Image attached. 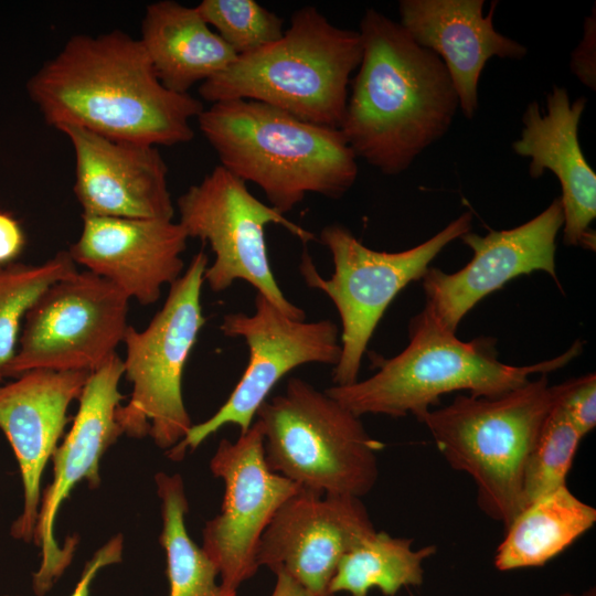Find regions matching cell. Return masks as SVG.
<instances>
[{"mask_svg":"<svg viewBox=\"0 0 596 596\" xmlns=\"http://www.w3.org/2000/svg\"><path fill=\"white\" fill-rule=\"evenodd\" d=\"M44 120L149 146L194 137L190 125L204 110L190 94L166 88L139 39L115 30L74 35L28 82Z\"/></svg>","mask_w":596,"mask_h":596,"instance_id":"1","label":"cell"},{"mask_svg":"<svg viewBox=\"0 0 596 596\" xmlns=\"http://www.w3.org/2000/svg\"><path fill=\"white\" fill-rule=\"evenodd\" d=\"M374 531L361 498L299 489L264 531L257 563L287 574L315 596H331L342 556Z\"/></svg>","mask_w":596,"mask_h":596,"instance_id":"15","label":"cell"},{"mask_svg":"<svg viewBox=\"0 0 596 596\" xmlns=\"http://www.w3.org/2000/svg\"><path fill=\"white\" fill-rule=\"evenodd\" d=\"M467 211L424 243L402 252H379L364 246L345 226L322 227L320 242L332 256L333 273L324 279L305 252L299 265L306 285L324 292L341 320V355L332 371L334 385L358 381L363 354L385 310L411 281L421 279L429 263L450 242L470 232Z\"/></svg>","mask_w":596,"mask_h":596,"instance_id":"9","label":"cell"},{"mask_svg":"<svg viewBox=\"0 0 596 596\" xmlns=\"http://www.w3.org/2000/svg\"><path fill=\"white\" fill-rule=\"evenodd\" d=\"M585 106V97L572 102L565 87L554 85L546 94L544 113L536 102L526 106L521 136L512 149L530 159L532 178L538 179L547 170L560 181L564 244L595 251L596 236L590 224L596 217V173L578 140Z\"/></svg>","mask_w":596,"mask_h":596,"instance_id":"20","label":"cell"},{"mask_svg":"<svg viewBox=\"0 0 596 596\" xmlns=\"http://www.w3.org/2000/svg\"><path fill=\"white\" fill-rule=\"evenodd\" d=\"M553 596H596L595 587H589L588 589L581 593L563 592Z\"/></svg>","mask_w":596,"mask_h":596,"instance_id":"34","label":"cell"},{"mask_svg":"<svg viewBox=\"0 0 596 596\" xmlns=\"http://www.w3.org/2000/svg\"><path fill=\"white\" fill-rule=\"evenodd\" d=\"M196 10L237 56L278 41L284 21L255 0H203Z\"/></svg>","mask_w":596,"mask_h":596,"instance_id":"28","label":"cell"},{"mask_svg":"<svg viewBox=\"0 0 596 596\" xmlns=\"http://www.w3.org/2000/svg\"><path fill=\"white\" fill-rule=\"evenodd\" d=\"M269 468L300 489L362 498L379 478L376 454L360 417L307 381L290 377L257 413Z\"/></svg>","mask_w":596,"mask_h":596,"instance_id":"7","label":"cell"},{"mask_svg":"<svg viewBox=\"0 0 596 596\" xmlns=\"http://www.w3.org/2000/svg\"><path fill=\"white\" fill-rule=\"evenodd\" d=\"M196 119L220 166L257 184L283 215L308 193L340 199L358 178L356 157L338 128L253 99L211 104Z\"/></svg>","mask_w":596,"mask_h":596,"instance_id":"3","label":"cell"},{"mask_svg":"<svg viewBox=\"0 0 596 596\" xmlns=\"http://www.w3.org/2000/svg\"><path fill=\"white\" fill-rule=\"evenodd\" d=\"M220 330L226 337L242 338L249 360L226 402L206 421L193 424L188 434L167 451L180 460L224 425L247 432L260 405L274 386L291 370L307 363L336 366L340 360L339 328L329 319L306 322L283 313L256 292L253 315L226 313Z\"/></svg>","mask_w":596,"mask_h":596,"instance_id":"12","label":"cell"},{"mask_svg":"<svg viewBox=\"0 0 596 596\" xmlns=\"http://www.w3.org/2000/svg\"><path fill=\"white\" fill-rule=\"evenodd\" d=\"M275 575L276 583L270 596H315L287 574L279 572Z\"/></svg>","mask_w":596,"mask_h":596,"instance_id":"33","label":"cell"},{"mask_svg":"<svg viewBox=\"0 0 596 596\" xmlns=\"http://www.w3.org/2000/svg\"><path fill=\"white\" fill-rule=\"evenodd\" d=\"M76 272L68 251L58 252L40 265L0 266V382L15 354L26 313L47 288Z\"/></svg>","mask_w":596,"mask_h":596,"instance_id":"26","label":"cell"},{"mask_svg":"<svg viewBox=\"0 0 596 596\" xmlns=\"http://www.w3.org/2000/svg\"><path fill=\"white\" fill-rule=\"evenodd\" d=\"M155 479L161 500L160 543L166 552L168 596H237L217 584L216 566L188 534V500L181 476L159 472Z\"/></svg>","mask_w":596,"mask_h":596,"instance_id":"25","label":"cell"},{"mask_svg":"<svg viewBox=\"0 0 596 596\" xmlns=\"http://www.w3.org/2000/svg\"><path fill=\"white\" fill-rule=\"evenodd\" d=\"M128 304L120 289L88 270L53 284L26 313L4 377L32 370L95 371L124 340Z\"/></svg>","mask_w":596,"mask_h":596,"instance_id":"11","label":"cell"},{"mask_svg":"<svg viewBox=\"0 0 596 596\" xmlns=\"http://www.w3.org/2000/svg\"><path fill=\"white\" fill-rule=\"evenodd\" d=\"M123 376V360L117 354L89 374L73 425L52 455L53 481L41 498L33 538L41 557L32 577L38 596H43L64 573L75 551L76 540L66 546L55 540L54 524L62 503L81 480L92 488L100 483L102 456L121 435L116 412L124 398L118 389Z\"/></svg>","mask_w":596,"mask_h":596,"instance_id":"14","label":"cell"},{"mask_svg":"<svg viewBox=\"0 0 596 596\" xmlns=\"http://www.w3.org/2000/svg\"><path fill=\"white\" fill-rule=\"evenodd\" d=\"M210 470L224 483L220 513L205 523L202 549L233 592L257 570L260 538L280 505L300 488L274 472L265 459L260 425L255 421L236 441L222 439Z\"/></svg>","mask_w":596,"mask_h":596,"instance_id":"13","label":"cell"},{"mask_svg":"<svg viewBox=\"0 0 596 596\" xmlns=\"http://www.w3.org/2000/svg\"><path fill=\"white\" fill-rule=\"evenodd\" d=\"M554 405L555 385L540 374L499 396L457 395L416 419L447 464L471 477L479 509L505 529L520 512L524 464Z\"/></svg>","mask_w":596,"mask_h":596,"instance_id":"6","label":"cell"},{"mask_svg":"<svg viewBox=\"0 0 596 596\" xmlns=\"http://www.w3.org/2000/svg\"><path fill=\"white\" fill-rule=\"evenodd\" d=\"M177 206L188 237L207 243L214 254L204 272V283L212 291H224L235 280H244L286 316L306 320L305 311L285 297L276 281L265 227L278 224L302 243L316 240L312 233L264 204L243 180L220 164L179 196Z\"/></svg>","mask_w":596,"mask_h":596,"instance_id":"10","label":"cell"},{"mask_svg":"<svg viewBox=\"0 0 596 596\" xmlns=\"http://www.w3.org/2000/svg\"><path fill=\"white\" fill-rule=\"evenodd\" d=\"M555 407L583 437L596 426V375L589 373L555 385Z\"/></svg>","mask_w":596,"mask_h":596,"instance_id":"29","label":"cell"},{"mask_svg":"<svg viewBox=\"0 0 596 596\" xmlns=\"http://www.w3.org/2000/svg\"><path fill=\"white\" fill-rule=\"evenodd\" d=\"M91 373L32 370L0 385V429L13 449L23 486L22 512L11 526L17 540L33 541L44 468L64 432L68 406Z\"/></svg>","mask_w":596,"mask_h":596,"instance_id":"18","label":"cell"},{"mask_svg":"<svg viewBox=\"0 0 596 596\" xmlns=\"http://www.w3.org/2000/svg\"><path fill=\"white\" fill-rule=\"evenodd\" d=\"M359 33L362 60L339 129L356 158L396 175L449 130L458 96L441 58L398 22L368 9Z\"/></svg>","mask_w":596,"mask_h":596,"instance_id":"2","label":"cell"},{"mask_svg":"<svg viewBox=\"0 0 596 596\" xmlns=\"http://www.w3.org/2000/svg\"><path fill=\"white\" fill-rule=\"evenodd\" d=\"M24 245L25 235L20 223L11 214L0 211V266L13 263Z\"/></svg>","mask_w":596,"mask_h":596,"instance_id":"30","label":"cell"},{"mask_svg":"<svg viewBox=\"0 0 596 596\" xmlns=\"http://www.w3.org/2000/svg\"><path fill=\"white\" fill-rule=\"evenodd\" d=\"M57 130L74 151L73 190L83 215L173 219L168 168L157 147L110 139L77 126Z\"/></svg>","mask_w":596,"mask_h":596,"instance_id":"17","label":"cell"},{"mask_svg":"<svg viewBox=\"0 0 596 596\" xmlns=\"http://www.w3.org/2000/svg\"><path fill=\"white\" fill-rule=\"evenodd\" d=\"M209 265L203 251L170 285L162 308L147 328L128 327L123 342L124 375L132 384L126 405L116 412L121 430L130 437L149 435L164 450L174 447L192 427L182 394L187 360L205 323L201 290Z\"/></svg>","mask_w":596,"mask_h":596,"instance_id":"8","label":"cell"},{"mask_svg":"<svg viewBox=\"0 0 596 596\" xmlns=\"http://www.w3.org/2000/svg\"><path fill=\"white\" fill-rule=\"evenodd\" d=\"M362 52L359 31L339 28L316 7L305 6L291 14L278 41L237 56L203 82L199 93L211 104L253 99L339 129Z\"/></svg>","mask_w":596,"mask_h":596,"instance_id":"5","label":"cell"},{"mask_svg":"<svg viewBox=\"0 0 596 596\" xmlns=\"http://www.w3.org/2000/svg\"><path fill=\"white\" fill-rule=\"evenodd\" d=\"M120 554L121 538L117 536L103 546L86 564L81 579L70 596H89V585L97 572L105 565L119 562Z\"/></svg>","mask_w":596,"mask_h":596,"instance_id":"31","label":"cell"},{"mask_svg":"<svg viewBox=\"0 0 596 596\" xmlns=\"http://www.w3.org/2000/svg\"><path fill=\"white\" fill-rule=\"evenodd\" d=\"M483 0H401L400 24L421 46L444 62L467 119L478 110V85L487 62L521 60L528 49L493 25L497 1L483 14Z\"/></svg>","mask_w":596,"mask_h":596,"instance_id":"21","label":"cell"},{"mask_svg":"<svg viewBox=\"0 0 596 596\" xmlns=\"http://www.w3.org/2000/svg\"><path fill=\"white\" fill-rule=\"evenodd\" d=\"M139 41L161 84L179 94H189L237 58L195 7L173 0L147 6Z\"/></svg>","mask_w":596,"mask_h":596,"instance_id":"22","label":"cell"},{"mask_svg":"<svg viewBox=\"0 0 596 596\" xmlns=\"http://www.w3.org/2000/svg\"><path fill=\"white\" fill-rule=\"evenodd\" d=\"M412 543L413 539L375 530L342 556L330 582L329 594L343 592L350 596H368L375 587L385 596H394L403 587L422 585L423 563L436 553V546L413 550Z\"/></svg>","mask_w":596,"mask_h":596,"instance_id":"24","label":"cell"},{"mask_svg":"<svg viewBox=\"0 0 596 596\" xmlns=\"http://www.w3.org/2000/svg\"><path fill=\"white\" fill-rule=\"evenodd\" d=\"M592 21H587L584 40L581 42L579 46L573 52L571 67L576 76L584 83L585 82V65L587 64V70L589 74L595 77V67L592 62V52L594 53V43H595V14L590 15Z\"/></svg>","mask_w":596,"mask_h":596,"instance_id":"32","label":"cell"},{"mask_svg":"<svg viewBox=\"0 0 596 596\" xmlns=\"http://www.w3.org/2000/svg\"><path fill=\"white\" fill-rule=\"evenodd\" d=\"M563 227L560 198L539 215L517 227L485 236L468 232L460 238L471 260L456 273L428 267L423 275L426 306L448 330L456 332L462 318L489 294L511 279L542 270L557 281L556 236Z\"/></svg>","mask_w":596,"mask_h":596,"instance_id":"16","label":"cell"},{"mask_svg":"<svg viewBox=\"0 0 596 596\" xmlns=\"http://www.w3.org/2000/svg\"><path fill=\"white\" fill-rule=\"evenodd\" d=\"M596 522V509L562 486L522 509L504 529L493 564L498 571L543 566Z\"/></svg>","mask_w":596,"mask_h":596,"instance_id":"23","label":"cell"},{"mask_svg":"<svg viewBox=\"0 0 596 596\" xmlns=\"http://www.w3.org/2000/svg\"><path fill=\"white\" fill-rule=\"evenodd\" d=\"M408 332L409 342L402 352L375 361V374L324 392L358 417L412 414L417 418L444 394L468 391L473 396H499L525 384L530 375L563 368L582 351V343L576 341L556 358L524 366L509 365L499 361L496 340L464 342L427 307L412 318Z\"/></svg>","mask_w":596,"mask_h":596,"instance_id":"4","label":"cell"},{"mask_svg":"<svg viewBox=\"0 0 596 596\" xmlns=\"http://www.w3.org/2000/svg\"><path fill=\"white\" fill-rule=\"evenodd\" d=\"M188 235L168 220L83 215L79 237L68 253L75 264L108 280L142 306L183 273Z\"/></svg>","mask_w":596,"mask_h":596,"instance_id":"19","label":"cell"},{"mask_svg":"<svg viewBox=\"0 0 596 596\" xmlns=\"http://www.w3.org/2000/svg\"><path fill=\"white\" fill-rule=\"evenodd\" d=\"M582 439L578 429L554 405L524 464L520 511L566 485Z\"/></svg>","mask_w":596,"mask_h":596,"instance_id":"27","label":"cell"}]
</instances>
